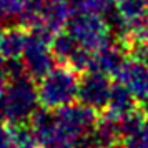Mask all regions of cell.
Returning <instances> with one entry per match:
<instances>
[{
    "label": "cell",
    "instance_id": "9",
    "mask_svg": "<svg viewBox=\"0 0 148 148\" xmlns=\"http://www.w3.org/2000/svg\"><path fill=\"white\" fill-rule=\"evenodd\" d=\"M136 110H138L136 108V98L123 85L116 83L112 88L110 100H108L107 107L101 113L105 118H110V120L120 123L123 118H127L128 115H132Z\"/></svg>",
    "mask_w": 148,
    "mask_h": 148
},
{
    "label": "cell",
    "instance_id": "2",
    "mask_svg": "<svg viewBox=\"0 0 148 148\" xmlns=\"http://www.w3.org/2000/svg\"><path fill=\"white\" fill-rule=\"evenodd\" d=\"M37 92L42 108L58 110L72 105L78 97L80 75L78 70L67 63H58L48 70L47 73L37 80Z\"/></svg>",
    "mask_w": 148,
    "mask_h": 148
},
{
    "label": "cell",
    "instance_id": "1",
    "mask_svg": "<svg viewBox=\"0 0 148 148\" xmlns=\"http://www.w3.org/2000/svg\"><path fill=\"white\" fill-rule=\"evenodd\" d=\"M97 121V112L82 103H72L58 110L38 108L30 118V125L40 145L75 148Z\"/></svg>",
    "mask_w": 148,
    "mask_h": 148
},
{
    "label": "cell",
    "instance_id": "16",
    "mask_svg": "<svg viewBox=\"0 0 148 148\" xmlns=\"http://www.w3.org/2000/svg\"><path fill=\"white\" fill-rule=\"evenodd\" d=\"M3 121H5V115L2 112V107H0V125H3Z\"/></svg>",
    "mask_w": 148,
    "mask_h": 148
},
{
    "label": "cell",
    "instance_id": "5",
    "mask_svg": "<svg viewBox=\"0 0 148 148\" xmlns=\"http://www.w3.org/2000/svg\"><path fill=\"white\" fill-rule=\"evenodd\" d=\"M55 62L57 58L52 50V38L28 30L27 42L20 57V63L25 75L32 77L35 82L40 80L55 65Z\"/></svg>",
    "mask_w": 148,
    "mask_h": 148
},
{
    "label": "cell",
    "instance_id": "11",
    "mask_svg": "<svg viewBox=\"0 0 148 148\" xmlns=\"http://www.w3.org/2000/svg\"><path fill=\"white\" fill-rule=\"evenodd\" d=\"M10 130V138H12V147L14 148H38V138L35 135L30 121L23 123H12Z\"/></svg>",
    "mask_w": 148,
    "mask_h": 148
},
{
    "label": "cell",
    "instance_id": "6",
    "mask_svg": "<svg viewBox=\"0 0 148 148\" xmlns=\"http://www.w3.org/2000/svg\"><path fill=\"white\" fill-rule=\"evenodd\" d=\"M112 88L113 85L108 75L97 70H85L83 75H80L77 100L98 113V112H103L107 107L112 95Z\"/></svg>",
    "mask_w": 148,
    "mask_h": 148
},
{
    "label": "cell",
    "instance_id": "12",
    "mask_svg": "<svg viewBox=\"0 0 148 148\" xmlns=\"http://www.w3.org/2000/svg\"><path fill=\"white\" fill-rule=\"evenodd\" d=\"M28 0H0V25L22 23Z\"/></svg>",
    "mask_w": 148,
    "mask_h": 148
},
{
    "label": "cell",
    "instance_id": "7",
    "mask_svg": "<svg viewBox=\"0 0 148 148\" xmlns=\"http://www.w3.org/2000/svg\"><path fill=\"white\" fill-rule=\"evenodd\" d=\"M127 53L128 48L123 47V42L113 38L105 45H101L100 48H97L95 52H92L88 70H97L108 77L116 75L127 60Z\"/></svg>",
    "mask_w": 148,
    "mask_h": 148
},
{
    "label": "cell",
    "instance_id": "8",
    "mask_svg": "<svg viewBox=\"0 0 148 148\" xmlns=\"http://www.w3.org/2000/svg\"><path fill=\"white\" fill-rule=\"evenodd\" d=\"M115 77L118 78V83L136 98V101L148 98V65L130 57L125 60Z\"/></svg>",
    "mask_w": 148,
    "mask_h": 148
},
{
    "label": "cell",
    "instance_id": "18",
    "mask_svg": "<svg viewBox=\"0 0 148 148\" xmlns=\"http://www.w3.org/2000/svg\"><path fill=\"white\" fill-rule=\"evenodd\" d=\"M38 148H58V147H52V145H42V147Z\"/></svg>",
    "mask_w": 148,
    "mask_h": 148
},
{
    "label": "cell",
    "instance_id": "14",
    "mask_svg": "<svg viewBox=\"0 0 148 148\" xmlns=\"http://www.w3.org/2000/svg\"><path fill=\"white\" fill-rule=\"evenodd\" d=\"M10 78H12V75H10V68H8V60L0 53V98H2V93Z\"/></svg>",
    "mask_w": 148,
    "mask_h": 148
},
{
    "label": "cell",
    "instance_id": "3",
    "mask_svg": "<svg viewBox=\"0 0 148 148\" xmlns=\"http://www.w3.org/2000/svg\"><path fill=\"white\" fill-rule=\"evenodd\" d=\"M0 107L5 120L10 123L30 121L34 113L40 108L35 80L25 73L12 77L2 93Z\"/></svg>",
    "mask_w": 148,
    "mask_h": 148
},
{
    "label": "cell",
    "instance_id": "4",
    "mask_svg": "<svg viewBox=\"0 0 148 148\" xmlns=\"http://www.w3.org/2000/svg\"><path fill=\"white\" fill-rule=\"evenodd\" d=\"M65 30L77 40V43L83 50L90 53L115 38L107 18L87 10H73Z\"/></svg>",
    "mask_w": 148,
    "mask_h": 148
},
{
    "label": "cell",
    "instance_id": "17",
    "mask_svg": "<svg viewBox=\"0 0 148 148\" xmlns=\"http://www.w3.org/2000/svg\"><path fill=\"white\" fill-rule=\"evenodd\" d=\"M143 38H148V22H147V28H145V35H143Z\"/></svg>",
    "mask_w": 148,
    "mask_h": 148
},
{
    "label": "cell",
    "instance_id": "13",
    "mask_svg": "<svg viewBox=\"0 0 148 148\" xmlns=\"http://www.w3.org/2000/svg\"><path fill=\"white\" fill-rule=\"evenodd\" d=\"M128 55H130L132 58H135V60H138V62H141V63L148 65V38L130 42Z\"/></svg>",
    "mask_w": 148,
    "mask_h": 148
},
{
    "label": "cell",
    "instance_id": "10",
    "mask_svg": "<svg viewBox=\"0 0 148 148\" xmlns=\"http://www.w3.org/2000/svg\"><path fill=\"white\" fill-rule=\"evenodd\" d=\"M28 30L20 23L0 27V53L7 60H20Z\"/></svg>",
    "mask_w": 148,
    "mask_h": 148
},
{
    "label": "cell",
    "instance_id": "15",
    "mask_svg": "<svg viewBox=\"0 0 148 148\" xmlns=\"http://www.w3.org/2000/svg\"><path fill=\"white\" fill-rule=\"evenodd\" d=\"M0 148H14L12 138H10V130L3 125H0Z\"/></svg>",
    "mask_w": 148,
    "mask_h": 148
}]
</instances>
